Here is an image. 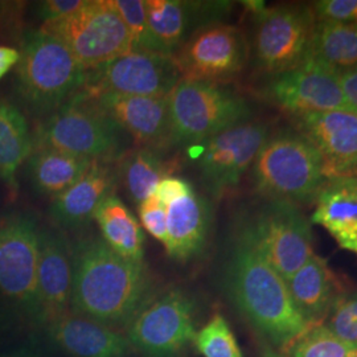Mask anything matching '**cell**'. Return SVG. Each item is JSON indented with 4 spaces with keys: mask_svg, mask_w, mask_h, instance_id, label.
<instances>
[{
    "mask_svg": "<svg viewBox=\"0 0 357 357\" xmlns=\"http://www.w3.org/2000/svg\"><path fill=\"white\" fill-rule=\"evenodd\" d=\"M268 135L266 125L246 121L204 142L199 167L213 197L220 199L240 184Z\"/></svg>",
    "mask_w": 357,
    "mask_h": 357,
    "instance_id": "5bb4252c",
    "label": "cell"
},
{
    "mask_svg": "<svg viewBox=\"0 0 357 357\" xmlns=\"http://www.w3.org/2000/svg\"><path fill=\"white\" fill-rule=\"evenodd\" d=\"M248 41L233 26L213 24L195 33L174 56L181 79L222 84L243 72Z\"/></svg>",
    "mask_w": 357,
    "mask_h": 357,
    "instance_id": "4fadbf2b",
    "label": "cell"
},
{
    "mask_svg": "<svg viewBox=\"0 0 357 357\" xmlns=\"http://www.w3.org/2000/svg\"><path fill=\"white\" fill-rule=\"evenodd\" d=\"M147 19L158 52L174 56L205 26L218 24L229 10L227 1L147 0Z\"/></svg>",
    "mask_w": 357,
    "mask_h": 357,
    "instance_id": "ac0fdd59",
    "label": "cell"
},
{
    "mask_svg": "<svg viewBox=\"0 0 357 357\" xmlns=\"http://www.w3.org/2000/svg\"><path fill=\"white\" fill-rule=\"evenodd\" d=\"M243 230L284 281L314 255L311 221L293 203L270 202Z\"/></svg>",
    "mask_w": 357,
    "mask_h": 357,
    "instance_id": "30bf717a",
    "label": "cell"
},
{
    "mask_svg": "<svg viewBox=\"0 0 357 357\" xmlns=\"http://www.w3.org/2000/svg\"><path fill=\"white\" fill-rule=\"evenodd\" d=\"M112 163L93 162L76 183L52 200L50 217L57 227L76 229L94 220L98 206L115 193L119 183L116 167Z\"/></svg>",
    "mask_w": 357,
    "mask_h": 357,
    "instance_id": "44dd1931",
    "label": "cell"
},
{
    "mask_svg": "<svg viewBox=\"0 0 357 357\" xmlns=\"http://www.w3.org/2000/svg\"><path fill=\"white\" fill-rule=\"evenodd\" d=\"M305 61L321 65L339 76L357 66V23H315Z\"/></svg>",
    "mask_w": 357,
    "mask_h": 357,
    "instance_id": "4316f807",
    "label": "cell"
},
{
    "mask_svg": "<svg viewBox=\"0 0 357 357\" xmlns=\"http://www.w3.org/2000/svg\"><path fill=\"white\" fill-rule=\"evenodd\" d=\"M40 227L28 212L0 218V295L15 314L36 324Z\"/></svg>",
    "mask_w": 357,
    "mask_h": 357,
    "instance_id": "ba28073f",
    "label": "cell"
},
{
    "mask_svg": "<svg viewBox=\"0 0 357 357\" xmlns=\"http://www.w3.org/2000/svg\"><path fill=\"white\" fill-rule=\"evenodd\" d=\"M96 160L48 147H35L28 158V176L35 191L54 199L81 178Z\"/></svg>",
    "mask_w": 357,
    "mask_h": 357,
    "instance_id": "d4e9b609",
    "label": "cell"
},
{
    "mask_svg": "<svg viewBox=\"0 0 357 357\" xmlns=\"http://www.w3.org/2000/svg\"><path fill=\"white\" fill-rule=\"evenodd\" d=\"M118 162V180L137 205L153 196L159 181L171 174L160 150L155 149L141 147L128 151Z\"/></svg>",
    "mask_w": 357,
    "mask_h": 357,
    "instance_id": "f1b7e54d",
    "label": "cell"
},
{
    "mask_svg": "<svg viewBox=\"0 0 357 357\" xmlns=\"http://www.w3.org/2000/svg\"><path fill=\"white\" fill-rule=\"evenodd\" d=\"M261 357H286L281 352H278V351H275V349H271V348H268V347H265V349H264V352H262V355Z\"/></svg>",
    "mask_w": 357,
    "mask_h": 357,
    "instance_id": "b9f144b4",
    "label": "cell"
},
{
    "mask_svg": "<svg viewBox=\"0 0 357 357\" xmlns=\"http://www.w3.org/2000/svg\"><path fill=\"white\" fill-rule=\"evenodd\" d=\"M195 336V302L180 287L151 296L126 327L132 349L149 357L176 356Z\"/></svg>",
    "mask_w": 357,
    "mask_h": 357,
    "instance_id": "9c48e42d",
    "label": "cell"
},
{
    "mask_svg": "<svg viewBox=\"0 0 357 357\" xmlns=\"http://www.w3.org/2000/svg\"><path fill=\"white\" fill-rule=\"evenodd\" d=\"M110 118L131 141L141 147H169V112L167 97H141L115 93L77 94Z\"/></svg>",
    "mask_w": 357,
    "mask_h": 357,
    "instance_id": "2e32d148",
    "label": "cell"
},
{
    "mask_svg": "<svg viewBox=\"0 0 357 357\" xmlns=\"http://www.w3.org/2000/svg\"><path fill=\"white\" fill-rule=\"evenodd\" d=\"M48 345L68 357H128L132 349L118 330L76 314L44 327Z\"/></svg>",
    "mask_w": 357,
    "mask_h": 357,
    "instance_id": "ffe728a7",
    "label": "cell"
},
{
    "mask_svg": "<svg viewBox=\"0 0 357 357\" xmlns=\"http://www.w3.org/2000/svg\"><path fill=\"white\" fill-rule=\"evenodd\" d=\"M348 357H357V349H352V351L349 352Z\"/></svg>",
    "mask_w": 357,
    "mask_h": 357,
    "instance_id": "7bdbcfd3",
    "label": "cell"
},
{
    "mask_svg": "<svg viewBox=\"0 0 357 357\" xmlns=\"http://www.w3.org/2000/svg\"><path fill=\"white\" fill-rule=\"evenodd\" d=\"M19 60H20L19 50L13 47L0 45V81L3 79V77L8 75V72L13 69V66L19 64Z\"/></svg>",
    "mask_w": 357,
    "mask_h": 357,
    "instance_id": "ab89813d",
    "label": "cell"
},
{
    "mask_svg": "<svg viewBox=\"0 0 357 357\" xmlns=\"http://www.w3.org/2000/svg\"><path fill=\"white\" fill-rule=\"evenodd\" d=\"M315 204L311 222L323 227L342 249L357 257V176L327 180Z\"/></svg>",
    "mask_w": 357,
    "mask_h": 357,
    "instance_id": "cb8c5ba5",
    "label": "cell"
},
{
    "mask_svg": "<svg viewBox=\"0 0 357 357\" xmlns=\"http://www.w3.org/2000/svg\"><path fill=\"white\" fill-rule=\"evenodd\" d=\"M115 11L128 26L132 40V50L159 53L153 40L149 19L146 0H110Z\"/></svg>",
    "mask_w": 357,
    "mask_h": 357,
    "instance_id": "1f68e13d",
    "label": "cell"
},
{
    "mask_svg": "<svg viewBox=\"0 0 357 357\" xmlns=\"http://www.w3.org/2000/svg\"><path fill=\"white\" fill-rule=\"evenodd\" d=\"M340 85L348 109L357 113V66L340 76Z\"/></svg>",
    "mask_w": 357,
    "mask_h": 357,
    "instance_id": "f35d334b",
    "label": "cell"
},
{
    "mask_svg": "<svg viewBox=\"0 0 357 357\" xmlns=\"http://www.w3.org/2000/svg\"><path fill=\"white\" fill-rule=\"evenodd\" d=\"M15 312L10 311L8 307L0 305V344H3L15 331L16 318Z\"/></svg>",
    "mask_w": 357,
    "mask_h": 357,
    "instance_id": "60d3db41",
    "label": "cell"
},
{
    "mask_svg": "<svg viewBox=\"0 0 357 357\" xmlns=\"http://www.w3.org/2000/svg\"><path fill=\"white\" fill-rule=\"evenodd\" d=\"M138 215L143 228L163 246L167 241V208L155 196L138 205Z\"/></svg>",
    "mask_w": 357,
    "mask_h": 357,
    "instance_id": "e575fe53",
    "label": "cell"
},
{
    "mask_svg": "<svg viewBox=\"0 0 357 357\" xmlns=\"http://www.w3.org/2000/svg\"><path fill=\"white\" fill-rule=\"evenodd\" d=\"M94 221L100 227L103 241L113 252L128 261L144 262L146 237L141 224L115 193L98 206Z\"/></svg>",
    "mask_w": 357,
    "mask_h": 357,
    "instance_id": "484cf974",
    "label": "cell"
},
{
    "mask_svg": "<svg viewBox=\"0 0 357 357\" xmlns=\"http://www.w3.org/2000/svg\"><path fill=\"white\" fill-rule=\"evenodd\" d=\"M40 29L61 41L86 72L132 50L128 26L110 0H85L75 13Z\"/></svg>",
    "mask_w": 357,
    "mask_h": 357,
    "instance_id": "52a82bcc",
    "label": "cell"
},
{
    "mask_svg": "<svg viewBox=\"0 0 357 357\" xmlns=\"http://www.w3.org/2000/svg\"><path fill=\"white\" fill-rule=\"evenodd\" d=\"M296 128L323 160L327 180L357 176V113L331 110L296 118Z\"/></svg>",
    "mask_w": 357,
    "mask_h": 357,
    "instance_id": "e0dca14e",
    "label": "cell"
},
{
    "mask_svg": "<svg viewBox=\"0 0 357 357\" xmlns=\"http://www.w3.org/2000/svg\"><path fill=\"white\" fill-rule=\"evenodd\" d=\"M312 8L315 23H357V0H321Z\"/></svg>",
    "mask_w": 357,
    "mask_h": 357,
    "instance_id": "836d02e7",
    "label": "cell"
},
{
    "mask_svg": "<svg viewBox=\"0 0 357 357\" xmlns=\"http://www.w3.org/2000/svg\"><path fill=\"white\" fill-rule=\"evenodd\" d=\"M169 146H195L249 121L252 107L224 84L180 79L168 94Z\"/></svg>",
    "mask_w": 357,
    "mask_h": 357,
    "instance_id": "5b68a950",
    "label": "cell"
},
{
    "mask_svg": "<svg viewBox=\"0 0 357 357\" xmlns=\"http://www.w3.org/2000/svg\"><path fill=\"white\" fill-rule=\"evenodd\" d=\"M286 283L294 306L310 327L326 321L343 293L327 261L317 255H311Z\"/></svg>",
    "mask_w": 357,
    "mask_h": 357,
    "instance_id": "603a6c76",
    "label": "cell"
},
{
    "mask_svg": "<svg viewBox=\"0 0 357 357\" xmlns=\"http://www.w3.org/2000/svg\"><path fill=\"white\" fill-rule=\"evenodd\" d=\"M73 282L72 250L64 234L41 228L38 243V327H47L70 307Z\"/></svg>",
    "mask_w": 357,
    "mask_h": 357,
    "instance_id": "d6986e66",
    "label": "cell"
},
{
    "mask_svg": "<svg viewBox=\"0 0 357 357\" xmlns=\"http://www.w3.org/2000/svg\"><path fill=\"white\" fill-rule=\"evenodd\" d=\"M265 93L271 102L296 118L348 109L340 76L312 61L271 77Z\"/></svg>",
    "mask_w": 357,
    "mask_h": 357,
    "instance_id": "9a60e30c",
    "label": "cell"
},
{
    "mask_svg": "<svg viewBox=\"0 0 357 357\" xmlns=\"http://www.w3.org/2000/svg\"><path fill=\"white\" fill-rule=\"evenodd\" d=\"M249 4L255 11L252 50L257 66L275 76L302 64L315 24L311 11L294 7L266 8L262 3Z\"/></svg>",
    "mask_w": 357,
    "mask_h": 357,
    "instance_id": "8fae6325",
    "label": "cell"
},
{
    "mask_svg": "<svg viewBox=\"0 0 357 357\" xmlns=\"http://www.w3.org/2000/svg\"><path fill=\"white\" fill-rule=\"evenodd\" d=\"M181 76L171 56L131 51L86 72L82 96L115 93L141 97H167Z\"/></svg>",
    "mask_w": 357,
    "mask_h": 357,
    "instance_id": "7c38bea8",
    "label": "cell"
},
{
    "mask_svg": "<svg viewBox=\"0 0 357 357\" xmlns=\"http://www.w3.org/2000/svg\"><path fill=\"white\" fill-rule=\"evenodd\" d=\"M33 151V137L24 114L11 102L0 100V180L16 193L19 168Z\"/></svg>",
    "mask_w": 357,
    "mask_h": 357,
    "instance_id": "83f0119b",
    "label": "cell"
},
{
    "mask_svg": "<svg viewBox=\"0 0 357 357\" xmlns=\"http://www.w3.org/2000/svg\"><path fill=\"white\" fill-rule=\"evenodd\" d=\"M255 190L270 202H315L327 183L317 149L299 132L268 135L252 166Z\"/></svg>",
    "mask_w": 357,
    "mask_h": 357,
    "instance_id": "277c9868",
    "label": "cell"
},
{
    "mask_svg": "<svg viewBox=\"0 0 357 357\" xmlns=\"http://www.w3.org/2000/svg\"><path fill=\"white\" fill-rule=\"evenodd\" d=\"M351 351L327 326L318 324L310 327L281 354L286 357H348Z\"/></svg>",
    "mask_w": 357,
    "mask_h": 357,
    "instance_id": "f546056e",
    "label": "cell"
},
{
    "mask_svg": "<svg viewBox=\"0 0 357 357\" xmlns=\"http://www.w3.org/2000/svg\"><path fill=\"white\" fill-rule=\"evenodd\" d=\"M70 308L76 315L114 330L126 328L153 296V280L144 262L116 255L102 237L88 236L72 249Z\"/></svg>",
    "mask_w": 357,
    "mask_h": 357,
    "instance_id": "6da1fadb",
    "label": "cell"
},
{
    "mask_svg": "<svg viewBox=\"0 0 357 357\" xmlns=\"http://www.w3.org/2000/svg\"><path fill=\"white\" fill-rule=\"evenodd\" d=\"M224 282L233 305L281 352L310 328L294 306L286 281L243 229L230 255Z\"/></svg>",
    "mask_w": 357,
    "mask_h": 357,
    "instance_id": "7a4b0ae2",
    "label": "cell"
},
{
    "mask_svg": "<svg viewBox=\"0 0 357 357\" xmlns=\"http://www.w3.org/2000/svg\"><path fill=\"white\" fill-rule=\"evenodd\" d=\"M0 357H52V355L48 345L32 339L16 348L0 354Z\"/></svg>",
    "mask_w": 357,
    "mask_h": 357,
    "instance_id": "74e56055",
    "label": "cell"
},
{
    "mask_svg": "<svg viewBox=\"0 0 357 357\" xmlns=\"http://www.w3.org/2000/svg\"><path fill=\"white\" fill-rule=\"evenodd\" d=\"M345 344L357 349V291L340 294L328 315V326Z\"/></svg>",
    "mask_w": 357,
    "mask_h": 357,
    "instance_id": "d6a6232c",
    "label": "cell"
},
{
    "mask_svg": "<svg viewBox=\"0 0 357 357\" xmlns=\"http://www.w3.org/2000/svg\"><path fill=\"white\" fill-rule=\"evenodd\" d=\"M130 141L110 118L76 96L44 118L33 135V149L48 147L90 160L116 162L128 153Z\"/></svg>",
    "mask_w": 357,
    "mask_h": 357,
    "instance_id": "8992f818",
    "label": "cell"
},
{
    "mask_svg": "<svg viewBox=\"0 0 357 357\" xmlns=\"http://www.w3.org/2000/svg\"><path fill=\"white\" fill-rule=\"evenodd\" d=\"M85 78L86 70L57 38L41 29L23 38L15 90L31 114H53L82 90Z\"/></svg>",
    "mask_w": 357,
    "mask_h": 357,
    "instance_id": "3957f363",
    "label": "cell"
},
{
    "mask_svg": "<svg viewBox=\"0 0 357 357\" xmlns=\"http://www.w3.org/2000/svg\"><path fill=\"white\" fill-rule=\"evenodd\" d=\"M197 351L203 357H243L236 336L228 321L216 314L193 339Z\"/></svg>",
    "mask_w": 357,
    "mask_h": 357,
    "instance_id": "4dcf8cb0",
    "label": "cell"
},
{
    "mask_svg": "<svg viewBox=\"0 0 357 357\" xmlns=\"http://www.w3.org/2000/svg\"><path fill=\"white\" fill-rule=\"evenodd\" d=\"M167 208V255L188 262L204 250L212 222L209 203L196 191Z\"/></svg>",
    "mask_w": 357,
    "mask_h": 357,
    "instance_id": "7402d4cb",
    "label": "cell"
},
{
    "mask_svg": "<svg viewBox=\"0 0 357 357\" xmlns=\"http://www.w3.org/2000/svg\"><path fill=\"white\" fill-rule=\"evenodd\" d=\"M192 191H195V188L192 187L191 183L184 178L169 175L159 181L153 192V196L165 206H168L178 199L190 195Z\"/></svg>",
    "mask_w": 357,
    "mask_h": 357,
    "instance_id": "d590c367",
    "label": "cell"
},
{
    "mask_svg": "<svg viewBox=\"0 0 357 357\" xmlns=\"http://www.w3.org/2000/svg\"><path fill=\"white\" fill-rule=\"evenodd\" d=\"M85 0H44L36 4V16L45 23L56 22L69 13H75Z\"/></svg>",
    "mask_w": 357,
    "mask_h": 357,
    "instance_id": "8d00e7d4",
    "label": "cell"
}]
</instances>
